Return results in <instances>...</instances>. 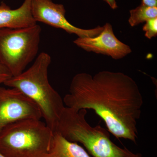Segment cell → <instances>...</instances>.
<instances>
[{"instance_id":"cell-1","label":"cell","mask_w":157,"mask_h":157,"mask_svg":"<svg viewBox=\"0 0 157 157\" xmlns=\"http://www.w3.org/2000/svg\"><path fill=\"white\" fill-rule=\"evenodd\" d=\"M63 100L69 108L92 109L116 138L136 143L143 99L137 83L130 76L109 71L94 76L78 73Z\"/></svg>"},{"instance_id":"cell-2","label":"cell","mask_w":157,"mask_h":157,"mask_svg":"<svg viewBox=\"0 0 157 157\" xmlns=\"http://www.w3.org/2000/svg\"><path fill=\"white\" fill-rule=\"evenodd\" d=\"M51 60L48 53L41 52L28 70L12 76L4 84L17 89L33 101L45 123L55 132L65 106L63 99L48 81V69Z\"/></svg>"},{"instance_id":"cell-3","label":"cell","mask_w":157,"mask_h":157,"mask_svg":"<svg viewBox=\"0 0 157 157\" xmlns=\"http://www.w3.org/2000/svg\"><path fill=\"white\" fill-rule=\"evenodd\" d=\"M87 110L65 106L55 132L66 139L82 144L93 157H144L111 140L108 130L101 125L92 127L86 121Z\"/></svg>"},{"instance_id":"cell-4","label":"cell","mask_w":157,"mask_h":157,"mask_svg":"<svg viewBox=\"0 0 157 157\" xmlns=\"http://www.w3.org/2000/svg\"><path fill=\"white\" fill-rule=\"evenodd\" d=\"M54 132L41 120L19 121L0 132V152L6 157H44Z\"/></svg>"},{"instance_id":"cell-5","label":"cell","mask_w":157,"mask_h":157,"mask_svg":"<svg viewBox=\"0 0 157 157\" xmlns=\"http://www.w3.org/2000/svg\"><path fill=\"white\" fill-rule=\"evenodd\" d=\"M41 33L37 24L22 28L0 29V63L12 76L22 73L36 58Z\"/></svg>"},{"instance_id":"cell-6","label":"cell","mask_w":157,"mask_h":157,"mask_svg":"<svg viewBox=\"0 0 157 157\" xmlns=\"http://www.w3.org/2000/svg\"><path fill=\"white\" fill-rule=\"evenodd\" d=\"M42 118L36 104L20 91L0 86V132L19 121Z\"/></svg>"},{"instance_id":"cell-7","label":"cell","mask_w":157,"mask_h":157,"mask_svg":"<svg viewBox=\"0 0 157 157\" xmlns=\"http://www.w3.org/2000/svg\"><path fill=\"white\" fill-rule=\"evenodd\" d=\"M31 11L36 22L43 23L55 28L62 29L69 34L78 37H94L103 29V26L85 29L76 27L66 18V9L62 4L54 2L52 0H32Z\"/></svg>"},{"instance_id":"cell-8","label":"cell","mask_w":157,"mask_h":157,"mask_svg":"<svg viewBox=\"0 0 157 157\" xmlns=\"http://www.w3.org/2000/svg\"><path fill=\"white\" fill-rule=\"evenodd\" d=\"M73 42L86 51L106 55L114 59L123 58L132 52L130 46L116 37L112 25L108 23L104 25L98 36L92 38L78 37Z\"/></svg>"},{"instance_id":"cell-9","label":"cell","mask_w":157,"mask_h":157,"mask_svg":"<svg viewBox=\"0 0 157 157\" xmlns=\"http://www.w3.org/2000/svg\"><path fill=\"white\" fill-rule=\"evenodd\" d=\"M32 0H24L16 9H11L5 3L0 4V29H18L36 24L31 11Z\"/></svg>"},{"instance_id":"cell-10","label":"cell","mask_w":157,"mask_h":157,"mask_svg":"<svg viewBox=\"0 0 157 157\" xmlns=\"http://www.w3.org/2000/svg\"><path fill=\"white\" fill-rule=\"evenodd\" d=\"M44 157H91L78 143L66 139L57 132H54L50 150Z\"/></svg>"},{"instance_id":"cell-11","label":"cell","mask_w":157,"mask_h":157,"mask_svg":"<svg viewBox=\"0 0 157 157\" xmlns=\"http://www.w3.org/2000/svg\"><path fill=\"white\" fill-rule=\"evenodd\" d=\"M130 13L129 23L131 26L134 27L157 17V7H149L141 4L136 9L130 10Z\"/></svg>"},{"instance_id":"cell-12","label":"cell","mask_w":157,"mask_h":157,"mask_svg":"<svg viewBox=\"0 0 157 157\" xmlns=\"http://www.w3.org/2000/svg\"><path fill=\"white\" fill-rule=\"evenodd\" d=\"M143 27L145 32L144 36L148 39H151L157 36V17L152 18L146 21Z\"/></svg>"},{"instance_id":"cell-13","label":"cell","mask_w":157,"mask_h":157,"mask_svg":"<svg viewBox=\"0 0 157 157\" xmlns=\"http://www.w3.org/2000/svg\"><path fill=\"white\" fill-rule=\"evenodd\" d=\"M11 77L12 75L9 70L0 63V86L1 84H4Z\"/></svg>"},{"instance_id":"cell-14","label":"cell","mask_w":157,"mask_h":157,"mask_svg":"<svg viewBox=\"0 0 157 157\" xmlns=\"http://www.w3.org/2000/svg\"><path fill=\"white\" fill-rule=\"evenodd\" d=\"M141 4L149 7H157V0H142Z\"/></svg>"},{"instance_id":"cell-15","label":"cell","mask_w":157,"mask_h":157,"mask_svg":"<svg viewBox=\"0 0 157 157\" xmlns=\"http://www.w3.org/2000/svg\"><path fill=\"white\" fill-rule=\"evenodd\" d=\"M113 9H116L117 8V4L115 0H104Z\"/></svg>"},{"instance_id":"cell-16","label":"cell","mask_w":157,"mask_h":157,"mask_svg":"<svg viewBox=\"0 0 157 157\" xmlns=\"http://www.w3.org/2000/svg\"><path fill=\"white\" fill-rule=\"evenodd\" d=\"M0 157H5V156H4V155H3L2 154V153H1V152H0Z\"/></svg>"}]
</instances>
